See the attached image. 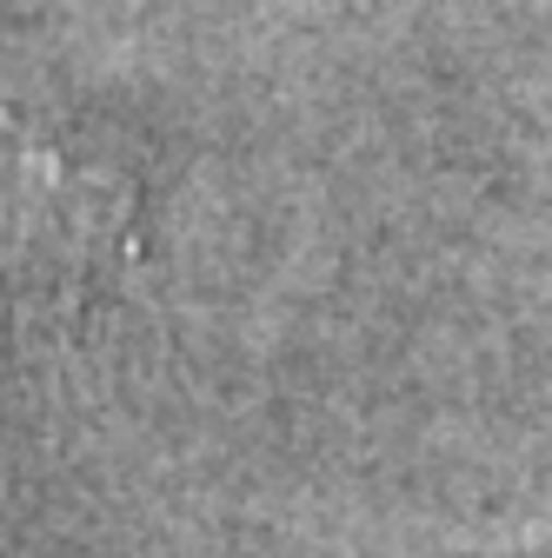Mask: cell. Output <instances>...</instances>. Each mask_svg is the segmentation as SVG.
<instances>
[{
  "instance_id": "cell-1",
  "label": "cell",
  "mask_w": 552,
  "mask_h": 558,
  "mask_svg": "<svg viewBox=\"0 0 552 558\" xmlns=\"http://www.w3.org/2000/svg\"><path fill=\"white\" fill-rule=\"evenodd\" d=\"M133 259V186L0 94V287L81 313Z\"/></svg>"
}]
</instances>
